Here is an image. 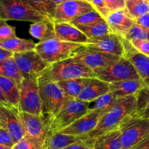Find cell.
Returning <instances> with one entry per match:
<instances>
[{"mask_svg":"<svg viewBox=\"0 0 149 149\" xmlns=\"http://www.w3.org/2000/svg\"><path fill=\"white\" fill-rule=\"evenodd\" d=\"M125 9L134 20L149 12V4L138 0H126Z\"/></svg>","mask_w":149,"mask_h":149,"instance_id":"cell-32","label":"cell"},{"mask_svg":"<svg viewBox=\"0 0 149 149\" xmlns=\"http://www.w3.org/2000/svg\"><path fill=\"white\" fill-rule=\"evenodd\" d=\"M0 75L12 79L16 83L18 87L21 86L23 77L17 67L13 57L8 58L0 64Z\"/></svg>","mask_w":149,"mask_h":149,"instance_id":"cell-28","label":"cell"},{"mask_svg":"<svg viewBox=\"0 0 149 149\" xmlns=\"http://www.w3.org/2000/svg\"><path fill=\"white\" fill-rule=\"evenodd\" d=\"M132 149H149V134Z\"/></svg>","mask_w":149,"mask_h":149,"instance_id":"cell-45","label":"cell"},{"mask_svg":"<svg viewBox=\"0 0 149 149\" xmlns=\"http://www.w3.org/2000/svg\"><path fill=\"white\" fill-rule=\"evenodd\" d=\"M11 149H39L35 144L26 137L14 144Z\"/></svg>","mask_w":149,"mask_h":149,"instance_id":"cell-39","label":"cell"},{"mask_svg":"<svg viewBox=\"0 0 149 149\" xmlns=\"http://www.w3.org/2000/svg\"><path fill=\"white\" fill-rule=\"evenodd\" d=\"M91 5L94 9L104 18V20L107 17V15L110 13L111 11L107 8L104 0H92Z\"/></svg>","mask_w":149,"mask_h":149,"instance_id":"cell-37","label":"cell"},{"mask_svg":"<svg viewBox=\"0 0 149 149\" xmlns=\"http://www.w3.org/2000/svg\"><path fill=\"white\" fill-rule=\"evenodd\" d=\"M137 106L134 111L140 112L149 110V88L144 86L137 94Z\"/></svg>","mask_w":149,"mask_h":149,"instance_id":"cell-35","label":"cell"},{"mask_svg":"<svg viewBox=\"0 0 149 149\" xmlns=\"http://www.w3.org/2000/svg\"><path fill=\"white\" fill-rule=\"evenodd\" d=\"M19 113L20 110L15 107H0L1 125L10 134L15 143L25 136Z\"/></svg>","mask_w":149,"mask_h":149,"instance_id":"cell-16","label":"cell"},{"mask_svg":"<svg viewBox=\"0 0 149 149\" xmlns=\"http://www.w3.org/2000/svg\"><path fill=\"white\" fill-rule=\"evenodd\" d=\"M2 127V125H1V121H0V128Z\"/></svg>","mask_w":149,"mask_h":149,"instance_id":"cell-52","label":"cell"},{"mask_svg":"<svg viewBox=\"0 0 149 149\" xmlns=\"http://www.w3.org/2000/svg\"><path fill=\"white\" fill-rule=\"evenodd\" d=\"M104 113L106 112L100 110H89L79 119L58 132L73 135H86L95 129Z\"/></svg>","mask_w":149,"mask_h":149,"instance_id":"cell-17","label":"cell"},{"mask_svg":"<svg viewBox=\"0 0 149 149\" xmlns=\"http://www.w3.org/2000/svg\"><path fill=\"white\" fill-rule=\"evenodd\" d=\"M146 86L141 80H127L110 84V92L118 98L136 95L141 88Z\"/></svg>","mask_w":149,"mask_h":149,"instance_id":"cell-22","label":"cell"},{"mask_svg":"<svg viewBox=\"0 0 149 149\" xmlns=\"http://www.w3.org/2000/svg\"><path fill=\"white\" fill-rule=\"evenodd\" d=\"M50 1H51V2H53V3H54V5L57 7L58 5L63 3V2H65V1H67V0H50Z\"/></svg>","mask_w":149,"mask_h":149,"instance_id":"cell-48","label":"cell"},{"mask_svg":"<svg viewBox=\"0 0 149 149\" xmlns=\"http://www.w3.org/2000/svg\"><path fill=\"white\" fill-rule=\"evenodd\" d=\"M12 147H9V146H5V145L0 144V149H11Z\"/></svg>","mask_w":149,"mask_h":149,"instance_id":"cell-49","label":"cell"},{"mask_svg":"<svg viewBox=\"0 0 149 149\" xmlns=\"http://www.w3.org/2000/svg\"><path fill=\"white\" fill-rule=\"evenodd\" d=\"M76 27H78L88 39L98 38L110 32V28L106 21L96 23L91 25L78 26Z\"/></svg>","mask_w":149,"mask_h":149,"instance_id":"cell-30","label":"cell"},{"mask_svg":"<svg viewBox=\"0 0 149 149\" xmlns=\"http://www.w3.org/2000/svg\"><path fill=\"white\" fill-rule=\"evenodd\" d=\"M120 135L119 128L108 132L94 140L92 149H123Z\"/></svg>","mask_w":149,"mask_h":149,"instance_id":"cell-24","label":"cell"},{"mask_svg":"<svg viewBox=\"0 0 149 149\" xmlns=\"http://www.w3.org/2000/svg\"><path fill=\"white\" fill-rule=\"evenodd\" d=\"M119 129L122 148L132 149L149 134V122L132 113L120 125Z\"/></svg>","mask_w":149,"mask_h":149,"instance_id":"cell-7","label":"cell"},{"mask_svg":"<svg viewBox=\"0 0 149 149\" xmlns=\"http://www.w3.org/2000/svg\"><path fill=\"white\" fill-rule=\"evenodd\" d=\"M137 96L130 95L118 99L116 104L102 116L93 131L86 134L89 140H94L102 134L119 128L126 118L135 110Z\"/></svg>","mask_w":149,"mask_h":149,"instance_id":"cell-1","label":"cell"},{"mask_svg":"<svg viewBox=\"0 0 149 149\" xmlns=\"http://www.w3.org/2000/svg\"><path fill=\"white\" fill-rule=\"evenodd\" d=\"M105 21L95 10L89 11L86 13L83 14L82 15L77 18L76 19L73 20L70 22L72 25L78 26H86L91 25V24H96V23L101 22V21Z\"/></svg>","mask_w":149,"mask_h":149,"instance_id":"cell-33","label":"cell"},{"mask_svg":"<svg viewBox=\"0 0 149 149\" xmlns=\"http://www.w3.org/2000/svg\"><path fill=\"white\" fill-rule=\"evenodd\" d=\"M110 84L97 78H88L84 88L77 99L82 101L91 102L110 91Z\"/></svg>","mask_w":149,"mask_h":149,"instance_id":"cell-20","label":"cell"},{"mask_svg":"<svg viewBox=\"0 0 149 149\" xmlns=\"http://www.w3.org/2000/svg\"><path fill=\"white\" fill-rule=\"evenodd\" d=\"M133 114L135 115L136 116L140 117L141 118H144V119H146L149 122V110H143V111L140 112H133Z\"/></svg>","mask_w":149,"mask_h":149,"instance_id":"cell-46","label":"cell"},{"mask_svg":"<svg viewBox=\"0 0 149 149\" xmlns=\"http://www.w3.org/2000/svg\"><path fill=\"white\" fill-rule=\"evenodd\" d=\"M94 74L96 78L108 84L127 80H140L132 64L123 56L110 65L95 71Z\"/></svg>","mask_w":149,"mask_h":149,"instance_id":"cell-8","label":"cell"},{"mask_svg":"<svg viewBox=\"0 0 149 149\" xmlns=\"http://www.w3.org/2000/svg\"><path fill=\"white\" fill-rule=\"evenodd\" d=\"M93 143L91 142L82 141L70 144L62 149H92Z\"/></svg>","mask_w":149,"mask_h":149,"instance_id":"cell-42","label":"cell"},{"mask_svg":"<svg viewBox=\"0 0 149 149\" xmlns=\"http://www.w3.org/2000/svg\"><path fill=\"white\" fill-rule=\"evenodd\" d=\"M20 118L26 138L29 139L39 149H44L48 135V126L41 116L20 111Z\"/></svg>","mask_w":149,"mask_h":149,"instance_id":"cell-11","label":"cell"},{"mask_svg":"<svg viewBox=\"0 0 149 149\" xmlns=\"http://www.w3.org/2000/svg\"><path fill=\"white\" fill-rule=\"evenodd\" d=\"M0 18L33 23L51 20L21 0H0Z\"/></svg>","mask_w":149,"mask_h":149,"instance_id":"cell-6","label":"cell"},{"mask_svg":"<svg viewBox=\"0 0 149 149\" xmlns=\"http://www.w3.org/2000/svg\"><path fill=\"white\" fill-rule=\"evenodd\" d=\"M124 38L129 41L149 40V30L134 23Z\"/></svg>","mask_w":149,"mask_h":149,"instance_id":"cell-34","label":"cell"},{"mask_svg":"<svg viewBox=\"0 0 149 149\" xmlns=\"http://www.w3.org/2000/svg\"><path fill=\"white\" fill-rule=\"evenodd\" d=\"M138 1H142V2H148V0H138Z\"/></svg>","mask_w":149,"mask_h":149,"instance_id":"cell-51","label":"cell"},{"mask_svg":"<svg viewBox=\"0 0 149 149\" xmlns=\"http://www.w3.org/2000/svg\"><path fill=\"white\" fill-rule=\"evenodd\" d=\"M83 48L84 44L65 42L55 37L37 43L34 51L45 62L51 64L74 56Z\"/></svg>","mask_w":149,"mask_h":149,"instance_id":"cell-4","label":"cell"},{"mask_svg":"<svg viewBox=\"0 0 149 149\" xmlns=\"http://www.w3.org/2000/svg\"><path fill=\"white\" fill-rule=\"evenodd\" d=\"M29 34L40 42L55 38L54 21L45 20L33 23L30 26Z\"/></svg>","mask_w":149,"mask_h":149,"instance_id":"cell-23","label":"cell"},{"mask_svg":"<svg viewBox=\"0 0 149 149\" xmlns=\"http://www.w3.org/2000/svg\"><path fill=\"white\" fill-rule=\"evenodd\" d=\"M38 85L42 102V117L49 128L52 118L71 98L64 94L56 82L38 79Z\"/></svg>","mask_w":149,"mask_h":149,"instance_id":"cell-3","label":"cell"},{"mask_svg":"<svg viewBox=\"0 0 149 149\" xmlns=\"http://www.w3.org/2000/svg\"><path fill=\"white\" fill-rule=\"evenodd\" d=\"M104 2L111 12L125 9L126 0H104Z\"/></svg>","mask_w":149,"mask_h":149,"instance_id":"cell-40","label":"cell"},{"mask_svg":"<svg viewBox=\"0 0 149 149\" xmlns=\"http://www.w3.org/2000/svg\"><path fill=\"white\" fill-rule=\"evenodd\" d=\"M121 41L124 46L123 57L132 64L140 80L146 86L149 88V56L138 52L131 42L124 37H121Z\"/></svg>","mask_w":149,"mask_h":149,"instance_id":"cell-15","label":"cell"},{"mask_svg":"<svg viewBox=\"0 0 149 149\" xmlns=\"http://www.w3.org/2000/svg\"><path fill=\"white\" fill-rule=\"evenodd\" d=\"M91 4L84 0H67L56 7L54 23H70L83 14L93 10Z\"/></svg>","mask_w":149,"mask_h":149,"instance_id":"cell-12","label":"cell"},{"mask_svg":"<svg viewBox=\"0 0 149 149\" xmlns=\"http://www.w3.org/2000/svg\"><path fill=\"white\" fill-rule=\"evenodd\" d=\"M80 78H96V76L93 70L71 57L51 64L38 79L57 83Z\"/></svg>","mask_w":149,"mask_h":149,"instance_id":"cell-2","label":"cell"},{"mask_svg":"<svg viewBox=\"0 0 149 149\" xmlns=\"http://www.w3.org/2000/svg\"><path fill=\"white\" fill-rule=\"evenodd\" d=\"M14 60L23 79H38L51 64L45 62L35 51L14 53Z\"/></svg>","mask_w":149,"mask_h":149,"instance_id":"cell-9","label":"cell"},{"mask_svg":"<svg viewBox=\"0 0 149 149\" xmlns=\"http://www.w3.org/2000/svg\"><path fill=\"white\" fill-rule=\"evenodd\" d=\"M19 91L20 111L42 116V102L38 79H23Z\"/></svg>","mask_w":149,"mask_h":149,"instance_id":"cell-10","label":"cell"},{"mask_svg":"<svg viewBox=\"0 0 149 149\" xmlns=\"http://www.w3.org/2000/svg\"><path fill=\"white\" fill-rule=\"evenodd\" d=\"M134 23L149 30V12L134 20Z\"/></svg>","mask_w":149,"mask_h":149,"instance_id":"cell-43","label":"cell"},{"mask_svg":"<svg viewBox=\"0 0 149 149\" xmlns=\"http://www.w3.org/2000/svg\"><path fill=\"white\" fill-rule=\"evenodd\" d=\"M13 53L0 47V64H2L8 58L13 57Z\"/></svg>","mask_w":149,"mask_h":149,"instance_id":"cell-44","label":"cell"},{"mask_svg":"<svg viewBox=\"0 0 149 149\" xmlns=\"http://www.w3.org/2000/svg\"><path fill=\"white\" fill-rule=\"evenodd\" d=\"M88 104V102L77 98L70 99L50 122L48 134L61 131L86 114L89 111Z\"/></svg>","mask_w":149,"mask_h":149,"instance_id":"cell-5","label":"cell"},{"mask_svg":"<svg viewBox=\"0 0 149 149\" xmlns=\"http://www.w3.org/2000/svg\"><path fill=\"white\" fill-rule=\"evenodd\" d=\"M36 43L32 40L21 39L16 36L7 40L0 42V47L14 53H22L34 51Z\"/></svg>","mask_w":149,"mask_h":149,"instance_id":"cell-26","label":"cell"},{"mask_svg":"<svg viewBox=\"0 0 149 149\" xmlns=\"http://www.w3.org/2000/svg\"><path fill=\"white\" fill-rule=\"evenodd\" d=\"M88 78H80L57 82L64 94L70 98H77Z\"/></svg>","mask_w":149,"mask_h":149,"instance_id":"cell-27","label":"cell"},{"mask_svg":"<svg viewBox=\"0 0 149 149\" xmlns=\"http://www.w3.org/2000/svg\"><path fill=\"white\" fill-rule=\"evenodd\" d=\"M113 93L110 92L100 96L98 98L89 102L88 109L91 110H100L107 112L113 107L118 100Z\"/></svg>","mask_w":149,"mask_h":149,"instance_id":"cell-29","label":"cell"},{"mask_svg":"<svg viewBox=\"0 0 149 149\" xmlns=\"http://www.w3.org/2000/svg\"><path fill=\"white\" fill-rule=\"evenodd\" d=\"M0 144L5 145L9 147H13L15 144L10 134L2 127L0 128Z\"/></svg>","mask_w":149,"mask_h":149,"instance_id":"cell-41","label":"cell"},{"mask_svg":"<svg viewBox=\"0 0 149 149\" xmlns=\"http://www.w3.org/2000/svg\"><path fill=\"white\" fill-rule=\"evenodd\" d=\"M130 42L138 52L149 56V40H132Z\"/></svg>","mask_w":149,"mask_h":149,"instance_id":"cell-38","label":"cell"},{"mask_svg":"<svg viewBox=\"0 0 149 149\" xmlns=\"http://www.w3.org/2000/svg\"><path fill=\"white\" fill-rule=\"evenodd\" d=\"M82 141L91 142L94 144V142L88 140L86 135H73L56 132L48 134L45 140L44 149H62L70 144Z\"/></svg>","mask_w":149,"mask_h":149,"instance_id":"cell-21","label":"cell"},{"mask_svg":"<svg viewBox=\"0 0 149 149\" xmlns=\"http://www.w3.org/2000/svg\"><path fill=\"white\" fill-rule=\"evenodd\" d=\"M0 90L10 104L19 110L20 91L16 83L12 79L0 75Z\"/></svg>","mask_w":149,"mask_h":149,"instance_id":"cell-25","label":"cell"},{"mask_svg":"<svg viewBox=\"0 0 149 149\" xmlns=\"http://www.w3.org/2000/svg\"><path fill=\"white\" fill-rule=\"evenodd\" d=\"M105 21L110 28V32L121 37H124L134 24V19L129 15L126 9L110 12Z\"/></svg>","mask_w":149,"mask_h":149,"instance_id":"cell-18","label":"cell"},{"mask_svg":"<svg viewBox=\"0 0 149 149\" xmlns=\"http://www.w3.org/2000/svg\"><path fill=\"white\" fill-rule=\"evenodd\" d=\"M38 12L54 21L56 6L50 0H21Z\"/></svg>","mask_w":149,"mask_h":149,"instance_id":"cell-31","label":"cell"},{"mask_svg":"<svg viewBox=\"0 0 149 149\" xmlns=\"http://www.w3.org/2000/svg\"><path fill=\"white\" fill-rule=\"evenodd\" d=\"M148 4H149V0H148Z\"/></svg>","mask_w":149,"mask_h":149,"instance_id":"cell-53","label":"cell"},{"mask_svg":"<svg viewBox=\"0 0 149 149\" xmlns=\"http://www.w3.org/2000/svg\"><path fill=\"white\" fill-rule=\"evenodd\" d=\"M72 58L95 72L116 62L121 57L113 54L91 51L84 47Z\"/></svg>","mask_w":149,"mask_h":149,"instance_id":"cell-14","label":"cell"},{"mask_svg":"<svg viewBox=\"0 0 149 149\" xmlns=\"http://www.w3.org/2000/svg\"><path fill=\"white\" fill-rule=\"evenodd\" d=\"M56 38L65 42L85 44L88 38L75 26L70 23H54Z\"/></svg>","mask_w":149,"mask_h":149,"instance_id":"cell-19","label":"cell"},{"mask_svg":"<svg viewBox=\"0 0 149 149\" xmlns=\"http://www.w3.org/2000/svg\"><path fill=\"white\" fill-rule=\"evenodd\" d=\"M1 106H5V107H13V106L10 104L9 102L8 101V100L5 98L4 94H2V91L0 90V107H1Z\"/></svg>","mask_w":149,"mask_h":149,"instance_id":"cell-47","label":"cell"},{"mask_svg":"<svg viewBox=\"0 0 149 149\" xmlns=\"http://www.w3.org/2000/svg\"><path fill=\"white\" fill-rule=\"evenodd\" d=\"M84 47L91 51L113 54L120 57L124 56L121 37L112 32L98 38L88 39V42L84 44Z\"/></svg>","mask_w":149,"mask_h":149,"instance_id":"cell-13","label":"cell"},{"mask_svg":"<svg viewBox=\"0 0 149 149\" xmlns=\"http://www.w3.org/2000/svg\"><path fill=\"white\" fill-rule=\"evenodd\" d=\"M84 1H86V2H88L90 4H91V2H92V0H84Z\"/></svg>","mask_w":149,"mask_h":149,"instance_id":"cell-50","label":"cell"},{"mask_svg":"<svg viewBox=\"0 0 149 149\" xmlns=\"http://www.w3.org/2000/svg\"><path fill=\"white\" fill-rule=\"evenodd\" d=\"M16 37L15 28L9 25L6 21L0 18V42Z\"/></svg>","mask_w":149,"mask_h":149,"instance_id":"cell-36","label":"cell"}]
</instances>
